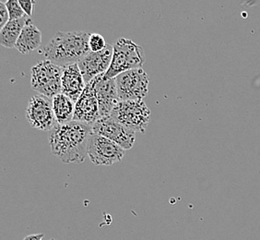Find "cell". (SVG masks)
Listing matches in <instances>:
<instances>
[{
    "label": "cell",
    "mask_w": 260,
    "mask_h": 240,
    "mask_svg": "<svg viewBox=\"0 0 260 240\" xmlns=\"http://www.w3.org/2000/svg\"><path fill=\"white\" fill-rule=\"evenodd\" d=\"M92 134L91 126L79 121L57 124L49 133L51 152L64 164H82Z\"/></svg>",
    "instance_id": "6da1fadb"
},
{
    "label": "cell",
    "mask_w": 260,
    "mask_h": 240,
    "mask_svg": "<svg viewBox=\"0 0 260 240\" xmlns=\"http://www.w3.org/2000/svg\"><path fill=\"white\" fill-rule=\"evenodd\" d=\"M89 37L90 35L82 32H58L41 47L39 54L62 68L79 63L90 52Z\"/></svg>",
    "instance_id": "7a4b0ae2"
},
{
    "label": "cell",
    "mask_w": 260,
    "mask_h": 240,
    "mask_svg": "<svg viewBox=\"0 0 260 240\" xmlns=\"http://www.w3.org/2000/svg\"><path fill=\"white\" fill-rule=\"evenodd\" d=\"M113 47V58L109 70L105 74V80L115 79L128 70L141 69L145 63L143 48L133 41L120 38L115 42Z\"/></svg>",
    "instance_id": "3957f363"
},
{
    "label": "cell",
    "mask_w": 260,
    "mask_h": 240,
    "mask_svg": "<svg viewBox=\"0 0 260 240\" xmlns=\"http://www.w3.org/2000/svg\"><path fill=\"white\" fill-rule=\"evenodd\" d=\"M62 67L45 59L32 67L30 84L41 95L53 99L62 94Z\"/></svg>",
    "instance_id": "277c9868"
},
{
    "label": "cell",
    "mask_w": 260,
    "mask_h": 240,
    "mask_svg": "<svg viewBox=\"0 0 260 240\" xmlns=\"http://www.w3.org/2000/svg\"><path fill=\"white\" fill-rule=\"evenodd\" d=\"M110 117L135 132L145 133L150 121V110L143 100L120 101Z\"/></svg>",
    "instance_id": "5b68a950"
},
{
    "label": "cell",
    "mask_w": 260,
    "mask_h": 240,
    "mask_svg": "<svg viewBox=\"0 0 260 240\" xmlns=\"http://www.w3.org/2000/svg\"><path fill=\"white\" fill-rule=\"evenodd\" d=\"M115 79L120 101L143 100L149 94L150 78L142 69L125 71Z\"/></svg>",
    "instance_id": "8992f818"
},
{
    "label": "cell",
    "mask_w": 260,
    "mask_h": 240,
    "mask_svg": "<svg viewBox=\"0 0 260 240\" xmlns=\"http://www.w3.org/2000/svg\"><path fill=\"white\" fill-rule=\"evenodd\" d=\"M26 118L30 127L44 131H50L57 125L53 102L44 95H36L29 101Z\"/></svg>",
    "instance_id": "52a82bcc"
},
{
    "label": "cell",
    "mask_w": 260,
    "mask_h": 240,
    "mask_svg": "<svg viewBox=\"0 0 260 240\" xmlns=\"http://www.w3.org/2000/svg\"><path fill=\"white\" fill-rule=\"evenodd\" d=\"M88 156L95 165H113L122 161L125 150L115 142L93 133L88 146Z\"/></svg>",
    "instance_id": "ba28073f"
},
{
    "label": "cell",
    "mask_w": 260,
    "mask_h": 240,
    "mask_svg": "<svg viewBox=\"0 0 260 240\" xmlns=\"http://www.w3.org/2000/svg\"><path fill=\"white\" fill-rule=\"evenodd\" d=\"M93 133L115 142L124 150H130L136 140V132L121 125L110 116L101 118L91 126Z\"/></svg>",
    "instance_id": "9c48e42d"
},
{
    "label": "cell",
    "mask_w": 260,
    "mask_h": 240,
    "mask_svg": "<svg viewBox=\"0 0 260 240\" xmlns=\"http://www.w3.org/2000/svg\"><path fill=\"white\" fill-rule=\"evenodd\" d=\"M113 53L114 47L107 44L104 50L100 52H90L79 61L78 65L84 78L86 84L97 76L105 74L108 71L113 58Z\"/></svg>",
    "instance_id": "30bf717a"
},
{
    "label": "cell",
    "mask_w": 260,
    "mask_h": 240,
    "mask_svg": "<svg viewBox=\"0 0 260 240\" xmlns=\"http://www.w3.org/2000/svg\"><path fill=\"white\" fill-rule=\"evenodd\" d=\"M99 105L94 90V80L86 84L85 89L76 102L74 120L92 126L100 119Z\"/></svg>",
    "instance_id": "8fae6325"
},
{
    "label": "cell",
    "mask_w": 260,
    "mask_h": 240,
    "mask_svg": "<svg viewBox=\"0 0 260 240\" xmlns=\"http://www.w3.org/2000/svg\"><path fill=\"white\" fill-rule=\"evenodd\" d=\"M93 80L101 118L108 117L116 105L120 102L115 79L105 80V74H101Z\"/></svg>",
    "instance_id": "7c38bea8"
},
{
    "label": "cell",
    "mask_w": 260,
    "mask_h": 240,
    "mask_svg": "<svg viewBox=\"0 0 260 240\" xmlns=\"http://www.w3.org/2000/svg\"><path fill=\"white\" fill-rule=\"evenodd\" d=\"M86 82L78 63L63 68L62 94L73 102L79 100L85 89Z\"/></svg>",
    "instance_id": "4fadbf2b"
},
{
    "label": "cell",
    "mask_w": 260,
    "mask_h": 240,
    "mask_svg": "<svg viewBox=\"0 0 260 240\" xmlns=\"http://www.w3.org/2000/svg\"><path fill=\"white\" fill-rule=\"evenodd\" d=\"M42 44V34L40 30L29 20L20 34L16 44L15 48L22 55H28L36 50Z\"/></svg>",
    "instance_id": "5bb4252c"
},
{
    "label": "cell",
    "mask_w": 260,
    "mask_h": 240,
    "mask_svg": "<svg viewBox=\"0 0 260 240\" xmlns=\"http://www.w3.org/2000/svg\"><path fill=\"white\" fill-rule=\"evenodd\" d=\"M53 109L57 124L65 125L74 120L75 102L63 94L55 96L53 99Z\"/></svg>",
    "instance_id": "9a60e30c"
},
{
    "label": "cell",
    "mask_w": 260,
    "mask_h": 240,
    "mask_svg": "<svg viewBox=\"0 0 260 240\" xmlns=\"http://www.w3.org/2000/svg\"><path fill=\"white\" fill-rule=\"evenodd\" d=\"M30 18L26 16L20 20H10L0 31V44L6 48H14L21 32Z\"/></svg>",
    "instance_id": "2e32d148"
},
{
    "label": "cell",
    "mask_w": 260,
    "mask_h": 240,
    "mask_svg": "<svg viewBox=\"0 0 260 240\" xmlns=\"http://www.w3.org/2000/svg\"><path fill=\"white\" fill-rule=\"evenodd\" d=\"M6 6L10 14V20H20L27 16L18 0H9L6 2Z\"/></svg>",
    "instance_id": "e0dca14e"
},
{
    "label": "cell",
    "mask_w": 260,
    "mask_h": 240,
    "mask_svg": "<svg viewBox=\"0 0 260 240\" xmlns=\"http://www.w3.org/2000/svg\"><path fill=\"white\" fill-rule=\"evenodd\" d=\"M105 38L98 34H91L89 37V48L90 52H100L106 47Z\"/></svg>",
    "instance_id": "ac0fdd59"
},
{
    "label": "cell",
    "mask_w": 260,
    "mask_h": 240,
    "mask_svg": "<svg viewBox=\"0 0 260 240\" xmlns=\"http://www.w3.org/2000/svg\"><path fill=\"white\" fill-rule=\"evenodd\" d=\"M10 21V14L7 9L5 2L0 1V29Z\"/></svg>",
    "instance_id": "d6986e66"
},
{
    "label": "cell",
    "mask_w": 260,
    "mask_h": 240,
    "mask_svg": "<svg viewBox=\"0 0 260 240\" xmlns=\"http://www.w3.org/2000/svg\"><path fill=\"white\" fill-rule=\"evenodd\" d=\"M35 1H20V7L25 12L26 15L30 18V16L32 15V11H34V5H35Z\"/></svg>",
    "instance_id": "ffe728a7"
},
{
    "label": "cell",
    "mask_w": 260,
    "mask_h": 240,
    "mask_svg": "<svg viewBox=\"0 0 260 240\" xmlns=\"http://www.w3.org/2000/svg\"><path fill=\"white\" fill-rule=\"evenodd\" d=\"M45 236V234H34V235H29L25 236L22 240H43V237ZM56 240V239H51Z\"/></svg>",
    "instance_id": "44dd1931"
}]
</instances>
